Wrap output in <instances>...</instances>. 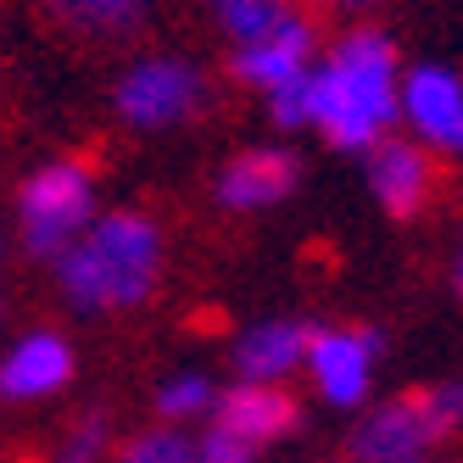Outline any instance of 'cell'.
Here are the masks:
<instances>
[{
    "label": "cell",
    "instance_id": "cell-17",
    "mask_svg": "<svg viewBox=\"0 0 463 463\" xmlns=\"http://www.w3.org/2000/svg\"><path fill=\"white\" fill-rule=\"evenodd\" d=\"M419 408H424L430 430H436V441H441L447 430H458V424H463V380H447V385L419 391Z\"/></svg>",
    "mask_w": 463,
    "mask_h": 463
},
{
    "label": "cell",
    "instance_id": "cell-16",
    "mask_svg": "<svg viewBox=\"0 0 463 463\" xmlns=\"http://www.w3.org/2000/svg\"><path fill=\"white\" fill-rule=\"evenodd\" d=\"M156 408L168 413V419L207 413V408H213V385H207V374H179V380H168V385H162V396H156Z\"/></svg>",
    "mask_w": 463,
    "mask_h": 463
},
{
    "label": "cell",
    "instance_id": "cell-10",
    "mask_svg": "<svg viewBox=\"0 0 463 463\" xmlns=\"http://www.w3.org/2000/svg\"><path fill=\"white\" fill-rule=\"evenodd\" d=\"M307 56H313V28L302 23V17H285L269 40H257V45H241V56H235V73L246 79V84H257V90H285L290 79H302V73H313L307 68Z\"/></svg>",
    "mask_w": 463,
    "mask_h": 463
},
{
    "label": "cell",
    "instance_id": "cell-12",
    "mask_svg": "<svg viewBox=\"0 0 463 463\" xmlns=\"http://www.w3.org/2000/svg\"><path fill=\"white\" fill-rule=\"evenodd\" d=\"M313 346V329L307 324H296V318H274V324H257L241 335L235 346V369L246 385H274L279 374H290L296 363L307 357Z\"/></svg>",
    "mask_w": 463,
    "mask_h": 463
},
{
    "label": "cell",
    "instance_id": "cell-15",
    "mask_svg": "<svg viewBox=\"0 0 463 463\" xmlns=\"http://www.w3.org/2000/svg\"><path fill=\"white\" fill-rule=\"evenodd\" d=\"M51 6L68 17V23H79V28H128L140 12H146V0H51Z\"/></svg>",
    "mask_w": 463,
    "mask_h": 463
},
{
    "label": "cell",
    "instance_id": "cell-4",
    "mask_svg": "<svg viewBox=\"0 0 463 463\" xmlns=\"http://www.w3.org/2000/svg\"><path fill=\"white\" fill-rule=\"evenodd\" d=\"M202 107V73L179 56H151L118 84V112L135 128H168Z\"/></svg>",
    "mask_w": 463,
    "mask_h": 463
},
{
    "label": "cell",
    "instance_id": "cell-11",
    "mask_svg": "<svg viewBox=\"0 0 463 463\" xmlns=\"http://www.w3.org/2000/svg\"><path fill=\"white\" fill-rule=\"evenodd\" d=\"M73 374V352L61 335H28L6 352L0 363V396H17V402H34V396L61 391Z\"/></svg>",
    "mask_w": 463,
    "mask_h": 463
},
{
    "label": "cell",
    "instance_id": "cell-3",
    "mask_svg": "<svg viewBox=\"0 0 463 463\" xmlns=\"http://www.w3.org/2000/svg\"><path fill=\"white\" fill-rule=\"evenodd\" d=\"M95 218V184L79 162H51L23 190V235L34 257H68Z\"/></svg>",
    "mask_w": 463,
    "mask_h": 463
},
{
    "label": "cell",
    "instance_id": "cell-21",
    "mask_svg": "<svg viewBox=\"0 0 463 463\" xmlns=\"http://www.w3.org/2000/svg\"><path fill=\"white\" fill-rule=\"evenodd\" d=\"M452 274H458V290H463V246H458V269Z\"/></svg>",
    "mask_w": 463,
    "mask_h": 463
},
{
    "label": "cell",
    "instance_id": "cell-5",
    "mask_svg": "<svg viewBox=\"0 0 463 463\" xmlns=\"http://www.w3.org/2000/svg\"><path fill=\"white\" fill-rule=\"evenodd\" d=\"M374 352L380 335L374 329H318L307 363H313V380L335 408H357L369 396V369H374Z\"/></svg>",
    "mask_w": 463,
    "mask_h": 463
},
{
    "label": "cell",
    "instance_id": "cell-19",
    "mask_svg": "<svg viewBox=\"0 0 463 463\" xmlns=\"http://www.w3.org/2000/svg\"><path fill=\"white\" fill-rule=\"evenodd\" d=\"M269 112H274V123H285V128L313 123V73H302V79H290L285 90H274V95H269Z\"/></svg>",
    "mask_w": 463,
    "mask_h": 463
},
{
    "label": "cell",
    "instance_id": "cell-7",
    "mask_svg": "<svg viewBox=\"0 0 463 463\" xmlns=\"http://www.w3.org/2000/svg\"><path fill=\"white\" fill-rule=\"evenodd\" d=\"M296 156L279 151V146H257V151H241L229 168L218 174V202L235 207V213H257V207H274L296 190Z\"/></svg>",
    "mask_w": 463,
    "mask_h": 463
},
{
    "label": "cell",
    "instance_id": "cell-18",
    "mask_svg": "<svg viewBox=\"0 0 463 463\" xmlns=\"http://www.w3.org/2000/svg\"><path fill=\"white\" fill-rule=\"evenodd\" d=\"M123 463H195V447L174 436V430H151V436H140L123 452Z\"/></svg>",
    "mask_w": 463,
    "mask_h": 463
},
{
    "label": "cell",
    "instance_id": "cell-22",
    "mask_svg": "<svg viewBox=\"0 0 463 463\" xmlns=\"http://www.w3.org/2000/svg\"><path fill=\"white\" fill-rule=\"evenodd\" d=\"M419 463H424V458H419Z\"/></svg>",
    "mask_w": 463,
    "mask_h": 463
},
{
    "label": "cell",
    "instance_id": "cell-9",
    "mask_svg": "<svg viewBox=\"0 0 463 463\" xmlns=\"http://www.w3.org/2000/svg\"><path fill=\"white\" fill-rule=\"evenodd\" d=\"M302 424L296 402L274 385H235L218 402V430L223 436H235L246 447H269V441H285L290 430Z\"/></svg>",
    "mask_w": 463,
    "mask_h": 463
},
{
    "label": "cell",
    "instance_id": "cell-20",
    "mask_svg": "<svg viewBox=\"0 0 463 463\" xmlns=\"http://www.w3.org/2000/svg\"><path fill=\"white\" fill-rule=\"evenodd\" d=\"M195 463H251V447L235 441V436H223V430H213V436L195 447Z\"/></svg>",
    "mask_w": 463,
    "mask_h": 463
},
{
    "label": "cell",
    "instance_id": "cell-2",
    "mask_svg": "<svg viewBox=\"0 0 463 463\" xmlns=\"http://www.w3.org/2000/svg\"><path fill=\"white\" fill-rule=\"evenodd\" d=\"M156 262H162L156 223L135 213H112L90 223L73 241V251L61 257V290L79 307H135L156 279Z\"/></svg>",
    "mask_w": 463,
    "mask_h": 463
},
{
    "label": "cell",
    "instance_id": "cell-1",
    "mask_svg": "<svg viewBox=\"0 0 463 463\" xmlns=\"http://www.w3.org/2000/svg\"><path fill=\"white\" fill-rule=\"evenodd\" d=\"M402 95H396V56L385 34H352L313 73V123L341 151H369L391 128Z\"/></svg>",
    "mask_w": 463,
    "mask_h": 463
},
{
    "label": "cell",
    "instance_id": "cell-14",
    "mask_svg": "<svg viewBox=\"0 0 463 463\" xmlns=\"http://www.w3.org/2000/svg\"><path fill=\"white\" fill-rule=\"evenodd\" d=\"M218 17H223L229 34H235V45H257V40H269L290 12H285V0H218Z\"/></svg>",
    "mask_w": 463,
    "mask_h": 463
},
{
    "label": "cell",
    "instance_id": "cell-8",
    "mask_svg": "<svg viewBox=\"0 0 463 463\" xmlns=\"http://www.w3.org/2000/svg\"><path fill=\"white\" fill-rule=\"evenodd\" d=\"M402 112L424 140L463 151V79L447 68H413L402 84Z\"/></svg>",
    "mask_w": 463,
    "mask_h": 463
},
{
    "label": "cell",
    "instance_id": "cell-13",
    "mask_svg": "<svg viewBox=\"0 0 463 463\" xmlns=\"http://www.w3.org/2000/svg\"><path fill=\"white\" fill-rule=\"evenodd\" d=\"M369 190L380 195V207L391 218H413L424 207V195H430V162L413 151V146H374L369 156Z\"/></svg>",
    "mask_w": 463,
    "mask_h": 463
},
{
    "label": "cell",
    "instance_id": "cell-6",
    "mask_svg": "<svg viewBox=\"0 0 463 463\" xmlns=\"http://www.w3.org/2000/svg\"><path fill=\"white\" fill-rule=\"evenodd\" d=\"M430 441H436V430H430L419 391H413V396H396V402H385L363 419L352 436V452H357V463H419V452Z\"/></svg>",
    "mask_w": 463,
    "mask_h": 463
}]
</instances>
